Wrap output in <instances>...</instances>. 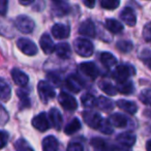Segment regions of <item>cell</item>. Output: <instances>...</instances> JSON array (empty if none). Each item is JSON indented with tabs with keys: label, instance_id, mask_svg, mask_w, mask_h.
Listing matches in <instances>:
<instances>
[{
	"label": "cell",
	"instance_id": "bcb514c9",
	"mask_svg": "<svg viewBox=\"0 0 151 151\" xmlns=\"http://www.w3.org/2000/svg\"><path fill=\"white\" fill-rule=\"evenodd\" d=\"M143 62H144L145 64H146L147 66H148L149 68L151 69V57H150V58H145V59H144V61H143Z\"/></svg>",
	"mask_w": 151,
	"mask_h": 151
},
{
	"label": "cell",
	"instance_id": "cb8c5ba5",
	"mask_svg": "<svg viewBox=\"0 0 151 151\" xmlns=\"http://www.w3.org/2000/svg\"><path fill=\"white\" fill-rule=\"evenodd\" d=\"M106 28L112 33H120L123 30V25L115 19H108L106 21Z\"/></svg>",
	"mask_w": 151,
	"mask_h": 151
},
{
	"label": "cell",
	"instance_id": "d4e9b609",
	"mask_svg": "<svg viewBox=\"0 0 151 151\" xmlns=\"http://www.w3.org/2000/svg\"><path fill=\"white\" fill-rule=\"evenodd\" d=\"M96 106L101 110L106 111V112L111 111V110H113V108H114L113 101H112L111 99H108V97H105V96H99V99H96Z\"/></svg>",
	"mask_w": 151,
	"mask_h": 151
},
{
	"label": "cell",
	"instance_id": "6da1fadb",
	"mask_svg": "<svg viewBox=\"0 0 151 151\" xmlns=\"http://www.w3.org/2000/svg\"><path fill=\"white\" fill-rule=\"evenodd\" d=\"M76 53L82 57H90L93 53V45L86 38L79 37L73 42Z\"/></svg>",
	"mask_w": 151,
	"mask_h": 151
},
{
	"label": "cell",
	"instance_id": "8fae6325",
	"mask_svg": "<svg viewBox=\"0 0 151 151\" xmlns=\"http://www.w3.org/2000/svg\"><path fill=\"white\" fill-rule=\"evenodd\" d=\"M80 69L84 75L90 79H95L99 76V68L93 62H83L80 64Z\"/></svg>",
	"mask_w": 151,
	"mask_h": 151
},
{
	"label": "cell",
	"instance_id": "603a6c76",
	"mask_svg": "<svg viewBox=\"0 0 151 151\" xmlns=\"http://www.w3.org/2000/svg\"><path fill=\"white\" fill-rule=\"evenodd\" d=\"M49 117L52 122L53 126H54L56 129H60L61 124H62V116H61L60 112L57 109H51L50 113H49Z\"/></svg>",
	"mask_w": 151,
	"mask_h": 151
},
{
	"label": "cell",
	"instance_id": "4316f807",
	"mask_svg": "<svg viewBox=\"0 0 151 151\" xmlns=\"http://www.w3.org/2000/svg\"><path fill=\"white\" fill-rule=\"evenodd\" d=\"M99 58H101V62L107 67H112L113 65L116 64V62H117L115 56L112 55L111 53H108V52L101 53Z\"/></svg>",
	"mask_w": 151,
	"mask_h": 151
},
{
	"label": "cell",
	"instance_id": "ee69618b",
	"mask_svg": "<svg viewBox=\"0 0 151 151\" xmlns=\"http://www.w3.org/2000/svg\"><path fill=\"white\" fill-rule=\"evenodd\" d=\"M95 1H96V0H83V3H84L87 7H89V9H93L95 5Z\"/></svg>",
	"mask_w": 151,
	"mask_h": 151
},
{
	"label": "cell",
	"instance_id": "ab89813d",
	"mask_svg": "<svg viewBox=\"0 0 151 151\" xmlns=\"http://www.w3.org/2000/svg\"><path fill=\"white\" fill-rule=\"evenodd\" d=\"M67 151H84L83 146L80 143H69L67 146Z\"/></svg>",
	"mask_w": 151,
	"mask_h": 151
},
{
	"label": "cell",
	"instance_id": "7402d4cb",
	"mask_svg": "<svg viewBox=\"0 0 151 151\" xmlns=\"http://www.w3.org/2000/svg\"><path fill=\"white\" fill-rule=\"evenodd\" d=\"M12 95V89L9 83L2 78H0V99L6 101L11 99Z\"/></svg>",
	"mask_w": 151,
	"mask_h": 151
},
{
	"label": "cell",
	"instance_id": "9a60e30c",
	"mask_svg": "<svg viewBox=\"0 0 151 151\" xmlns=\"http://www.w3.org/2000/svg\"><path fill=\"white\" fill-rule=\"evenodd\" d=\"M40 45L42 50L44 51V53L46 54H51L55 51V45L53 42L52 38L50 37L49 34H42V37L40 40Z\"/></svg>",
	"mask_w": 151,
	"mask_h": 151
},
{
	"label": "cell",
	"instance_id": "b9f144b4",
	"mask_svg": "<svg viewBox=\"0 0 151 151\" xmlns=\"http://www.w3.org/2000/svg\"><path fill=\"white\" fill-rule=\"evenodd\" d=\"M7 12V0H0V15L5 16Z\"/></svg>",
	"mask_w": 151,
	"mask_h": 151
},
{
	"label": "cell",
	"instance_id": "5b68a950",
	"mask_svg": "<svg viewBox=\"0 0 151 151\" xmlns=\"http://www.w3.org/2000/svg\"><path fill=\"white\" fill-rule=\"evenodd\" d=\"M82 116L85 123L88 126H90V127L95 128V129H99V126L101 125V123L104 121V118L99 113H95V112L85 111L83 112Z\"/></svg>",
	"mask_w": 151,
	"mask_h": 151
},
{
	"label": "cell",
	"instance_id": "f546056e",
	"mask_svg": "<svg viewBox=\"0 0 151 151\" xmlns=\"http://www.w3.org/2000/svg\"><path fill=\"white\" fill-rule=\"evenodd\" d=\"M91 146H92L93 150L94 151H109L106 142L101 138H94L91 140L90 142Z\"/></svg>",
	"mask_w": 151,
	"mask_h": 151
},
{
	"label": "cell",
	"instance_id": "f35d334b",
	"mask_svg": "<svg viewBox=\"0 0 151 151\" xmlns=\"http://www.w3.org/2000/svg\"><path fill=\"white\" fill-rule=\"evenodd\" d=\"M143 36L147 42H151V23H148L143 29Z\"/></svg>",
	"mask_w": 151,
	"mask_h": 151
},
{
	"label": "cell",
	"instance_id": "60d3db41",
	"mask_svg": "<svg viewBox=\"0 0 151 151\" xmlns=\"http://www.w3.org/2000/svg\"><path fill=\"white\" fill-rule=\"evenodd\" d=\"M48 79H49V81H50V82H52L54 85H59V84H60V78H59L56 73H49Z\"/></svg>",
	"mask_w": 151,
	"mask_h": 151
},
{
	"label": "cell",
	"instance_id": "7c38bea8",
	"mask_svg": "<svg viewBox=\"0 0 151 151\" xmlns=\"http://www.w3.org/2000/svg\"><path fill=\"white\" fill-rule=\"evenodd\" d=\"M12 78H13V81L18 86L21 87H25L28 84V82H29L28 76L24 71L20 70L18 68H14L12 70Z\"/></svg>",
	"mask_w": 151,
	"mask_h": 151
},
{
	"label": "cell",
	"instance_id": "e0dca14e",
	"mask_svg": "<svg viewBox=\"0 0 151 151\" xmlns=\"http://www.w3.org/2000/svg\"><path fill=\"white\" fill-rule=\"evenodd\" d=\"M120 18L121 20L124 22L125 24H127L128 26H134L137 23V18L136 15H134V11H132L130 7H125L123 9V11L120 14Z\"/></svg>",
	"mask_w": 151,
	"mask_h": 151
},
{
	"label": "cell",
	"instance_id": "2e32d148",
	"mask_svg": "<svg viewBox=\"0 0 151 151\" xmlns=\"http://www.w3.org/2000/svg\"><path fill=\"white\" fill-rule=\"evenodd\" d=\"M66 87L71 91V92L78 93V92H80L81 89H82L83 84L77 76L71 75L66 79Z\"/></svg>",
	"mask_w": 151,
	"mask_h": 151
},
{
	"label": "cell",
	"instance_id": "1f68e13d",
	"mask_svg": "<svg viewBox=\"0 0 151 151\" xmlns=\"http://www.w3.org/2000/svg\"><path fill=\"white\" fill-rule=\"evenodd\" d=\"M15 148L17 151H34L32 147L24 139H19L15 143Z\"/></svg>",
	"mask_w": 151,
	"mask_h": 151
},
{
	"label": "cell",
	"instance_id": "f1b7e54d",
	"mask_svg": "<svg viewBox=\"0 0 151 151\" xmlns=\"http://www.w3.org/2000/svg\"><path fill=\"white\" fill-rule=\"evenodd\" d=\"M81 103H82V106L84 108L90 109V108L96 106V99L92 94L86 93V94H83L82 97H81Z\"/></svg>",
	"mask_w": 151,
	"mask_h": 151
},
{
	"label": "cell",
	"instance_id": "8992f818",
	"mask_svg": "<svg viewBox=\"0 0 151 151\" xmlns=\"http://www.w3.org/2000/svg\"><path fill=\"white\" fill-rule=\"evenodd\" d=\"M17 46L22 53L28 56H34L37 54V47L32 40L28 38H20L17 42Z\"/></svg>",
	"mask_w": 151,
	"mask_h": 151
},
{
	"label": "cell",
	"instance_id": "4dcf8cb0",
	"mask_svg": "<svg viewBox=\"0 0 151 151\" xmlns=\"http://www.w3.org/2000/svg\"><path fill=\"white\" fill-rule=\"evenodd\" d=\"M99 88H101V90H103L104 93H106L108 95H112V96L116 95V93H117L116 87L113 86L111 83L106 82V81H103V82L99 83Z\"/></svg>",
	"mask_w": 151,
	"mask_h": 151
},
{
	"label": "cell",
	"instance_id": "d6a6232c",
	"mask_svg": "<svg viewBox=\"0 0 151 151\" xmlns=\"http://www.w3.org/2000/svg\"><path fill=\"white\" fill-rule=\"evenodd\" d=\"M117 49L122 53H129L132 50V42L129 40H120L117 42Z\"/></svg>",
	"mask_w": 151,
	"mask_h": 151
},
{
	"label": "cell",
	"instance_id": "74e56055",
	"mask_svg": "<svg viewBox=\"0 0 151 151\" xmlns=\"http://www.w3.org/2000/svg\"><path fill=\"white\" fill-rule=\"evenodd\" d=\"M7 141H9V134L7 132L0 130V149H2L3 147L6 146Z\"/></svg>",
	"mask_w": 151,
	"mask_h": 151
},
{
	"label": "cell",
	"instance_id": "ffe728a7",
	"mask_svg": "<svg viewBox=\"0 0 151 151\" xmlns=\"http://www.w3.org/2000/svg\"><path fill=\"white\" fill-rule=\"evenodd\" d=\"M117 107L129 114H136L137 110H138V106L134 101H126V99H119L117 101Z\"/></svg>",
	"mask_w": 151,
	"mask_h": 151
},
{
	"label": "cell",
	"instance_id": "83f0119b",
	"mask_svg": "<svg viewBox=\"0 0 151 151\" xmlns=\"http://www.w3.org/2000/svg\"><path fill=\"white\" fill-rule=\"evenodd\" d=\"M81 128V122L78 118H73L70 122L66 125V127L64 128V132L66 134H73L75 132H77Z\"/></svg>",
	"mask_w": 151,
	"mask_h": 151
},
{
	"label": "cell",
	"instance_id": "4fadbf2b",
	"mask_svg": "<svg viewBox=\"0 0 151 151\" xmlns=\"http://www.w3.org/2000/svg\"><path fill=\"white\" fill-rule=\"evenodd\" d=\"M79 33L85 36H89V37H94L95 36V26L91 20H86L80 25L79 28Z\"/></svg>",
	"mask_w": 151,
	"mask_h": 151
},
{
	"label": "cell",
	"instance_id": "52a82bcc",
	"mask_svg": "<svg viewBox=\"0 0 151 151\" xmlns=\"http://www.w3.org/2000/svg\"><path fill=\"white\" fill-rule=\"evenodd\" d=\"M58 101L61 107L66 111H75L78 108V103L73 95L66 92H60L58 95Z\"/></svg>",
	"mask_w": 151,
	"mask_h": 151
},
{
	"label": "cell",
	"instance_id": "e575fe53",
	"mask_svg": "<svg viewBox=\"0 0 151 151\" xmlns=\"http://www.w3.org/2000/svg\"><path fill=\"white\" fill-rule=\"evenodd\" d=\"M139 99L143 104L147 106H151V89H145L139 95Z\"/></svg>",
	"mask_w": 151,
	"mask_h": 151
},
{
	"label": "cell",
	"instance_id": "836d02e7",
	"mask_svg": "<svg viewBox=\"0 0 151 151\" xmlns=\"http://www.w3.org/2000/svg\"><path fill=\"white\" fill-rule=\"evenodd\" d=\"M120 4V0H101V5L105 9H116Z\"/></svg>",
	"mask_w": 151,
	"mask_h": 151
},
{
	"label": "cell",
	"instance_id": "5bb4252c",
	"mask_svg": "<svg viewBox=\"0 0 151 151\" xmlns=\"http://www.w3.org/2000/svg\"><path fill=\"white\" fill-rule=\"evenodd\" d=\"M136 136L132 132H122V134H119L116 138V142L120 145H123V146L126 147H132V145L136 143Z\"/></svg>",
	"mask_w": 151,
	"mask_h": 151
},
{
	"label": "cell",
	"instance_id": "ba28073f",
	"mask_svg": "<svg viewBox=\"0 0 151 151\" xmlns=\"http://www.w3.org/2000/svg\"><path fill=\"white\" fill-rule=\"evenodd\" d=\"M53 5V13L57 17H63L70 11L67 0H51Z\"/></svg>",
	"mask_w": 151,
	"mask_h": 151
},
{
	"label": "cell",
	"instance_id": "ac0fdd59",
	"mask_svg": "<svg viewBox=\"0 0 151 151\" xmlns=\"http://www.w3.org/2000/svg\"><path fill=\"white\" fill-rule=\"evenodd\" d=\"M108 121L110 122L112 126H115V127H119V128H122V127H125L128 123V120L127 118L125 117L124 115H121V114H113L109 117Z\"/></svg>",
	"mask_w": 151,
	"mask_h": 151
},
{
	"label": "cell",
	"instance_id": "7bdbcfd3",
	"mask_svg": "<svg viewBox=\"0 0 151 151\" xmlns=\"http://www.w3.org/2000/svg\"><path fill=\"white\" fill-rule=\"evenodd\" d=\"M113 151H130V148L129 147H126V146H123V145H120V144H116L112 147Z\"/></svg>",
	"mask_w": 151,
	"mask_h": 151
},
{
	"label": "cell",
	"instance_id": "484cf974",
	"mask_svg": "<svg viewBox=\"0 0 151 151\" xmlns=\"http://www.w3.org/2000/svg\"><path fill=\"white\" fill-rule=\"evenodd\" d=\"M116 89H117V92L121 94H130L134 91V84L130 81H124V82L118 83Z\"/></svg>",
	"mask_w": 151,
	"mask_h": 151
},
{
	"label": "cell",
	"instance_id": "30bf717a",
	"mask_svg": "<svg viewBox=\"0 0 151 151\" xmlns=\"http://www.w3.org/2000/svg\"><path fill=\"white\" fill-rule=\"evenodd\" d=\"M69 33H70V29L68 26L64 24H55L52 27V34L57 40L67 38L69 36Z\"/></svg>",
	"mask_w": 151,
	"mask_h": 151
},
{
	"label": "cell",
	"instance_id": "d590c367",
	"mask_svg": "<svg viewBox=\"0 0 151 151\" xmlns=\"http://www.w3.org/2000/svg\"><path fill=\"white\" fill-rule=\"evenodd\" d=\"M99 130L103 134H111L113 132V128H112V125L110 124V122L108 120H105L104 119L103 123L101 125L99 126Z\"/></svg>",
	"mask_w": 151,
	"mask_h": 151
},
{
	"label": "cell",
	"instance_id": "f6af8a7d",
	"mask_svg": "<svg viewBox=\"0 0 151 151\" xmlns=\"http://www.w3.org/2000/svg\"><path fill=\"white\" fill-rule=\"evenodd\" d=\"M34 0H19V2L21 3L22 5H29L33 2Z\"/></svg>",
	"mask_w": 151,
	"mask_h": 151
},
{
	"label": "cell",
	"instance_id": "3957f363",
	"mask_svg": "<svg viewBox=\"0 0 151 151\" xmlns=\"http://www.w3.org/2000/svg\"><path fill=\"white\" fill-rule=\"evenodd\" d=\"M15 25H16V28H17L19 31H21L22 33L28 34L33 31L35 24H34L33 20H32L31 18L27 17V16L21 15L16 18Z\"/></svg>",
	"mask_w": 151,
	"mask_h": 151
},
{
	"label": "cell",
	"instance_id": "9c48e42d",
	"mask_svg": "<svg viewBox=\"0 0 151 151\" xmlns=\"http://www.w3.org/2000/svg\"><path fill=\"white\" fill-rule=\"evenodd\" d=\"M32 125L40 132H46L50 127V121L46 113H40L32 119Z\"/></svg>",
	"mask_w": 151,
	"mask_h": 151
},
{
	"label": "cell",
	"instance_id": "7a4b0ae2",
	"mask_svg": "<svg viewBox=\"0 0 151 151\" xmlns=\"http://www.w3.org/2000/svg\"><path fill=\"white\" fill-rule=\"evenodd\" d=\"M134 73H136V70H134V68L132 65L121 64V65H118L115 68V70L113 71V78L118 83H120V82H124V81H127L128 78L134 76Z\"/></svg>",
	"mask_w": 151,
	"mask_h": 151
},
{
	"label": "cell",
	"instance_id": "d6986e66",
	"mask_svg": "<svg viewBox=\"0 0 151 151\" xmlns=\"http://www.w3.org/2000/svg\"><path fill=\"white\" fill-rule=\"evenodd\" d=\"M42 149L44 151H58L59 143L57 139L53 136H48L42 141Z\"/></svg>",
	"mask_w": 151,
	"mask_h": 151
},
{
	"label": "cell",
	"instance_id": "277c9868",
	"mask_svg": "<svg viewBox=\"0 0 151 151\" xmlns=\"http://www.w3.org/2000/svg\"><path fill=\"white\" fill-rule=\"evenodd\" d=\"M37 91L40 99H42L44 103H48L50 99L55 97V90L53 86L50 83L46 82V81H40L37 85Z\"/></svg>",
	"mask_w": 151,
	"mask_h": 151
},
{
	"label": "cell",
	"instance_id": "7dc6e473",
	"mask_svg": "<svg viewBox=\"0 0 151 151\" xmlns=\"http://www.w3.org/2000/svg\"><path fill=\"white\" fill-rule=\"evenodd\" d=\"M146 150L147 151H151V140H149L146 144Z\"/></svg>",
	"mask_w": 151,
	"mask_h": 151
},
{
	"label": "cell",
	"instance_id": "44dd1931",
	"mask_svg": "<svg viewBox=\"0 0 151 151\" xmlns=\"http://www.w3.org/2000/svg\"><path fill=\"white\" fill-rule=\"evenodd\" d=\"M55 52L61 59H67L70 56V47L67 42H60L55 46Z\"/></svg>",
	"mask_w": 151,
	"mask_h": 151
},
{
	"label": "cell",
	"instance_id": "8d00e7d4",
	"mask_svg": "<svg viewBox=\"0 0 151 151\" xmlns=\"http://www.w3.org/2000/svg\"><path fill=\"white\" fill-rule=\"evenodd\" d=\"M18 96L20 97L21 99V103H22V108H26V107H29L30 106V101H29V97H28V94L26 92L22 90H19L18 91Z\"/></svg>",
	"mask_w": 151,
	"mask_h": 151
}]
</instances>
